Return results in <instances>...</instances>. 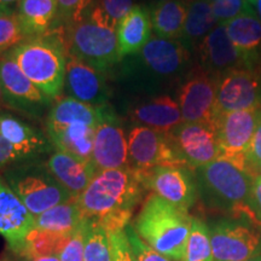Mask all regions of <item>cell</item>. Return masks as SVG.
I'll list each match as a JSON object with an SVG mask.
<instances>
[{"label":"cell","instance_id":"8992f818","mask_svg":"<svg viewBox=\"0 0 261 261\" xmlns=\"http://www.w3.org/2000/svg\"><path fill=\"white\" fill-rule=\"evenodd\" d=\"M5 181L33 217L74 198L52 175L46 163L40 160L9 167L5 172Z\"/></svg>","mask_w":261,"mask_h":261},{"label":"cell","instance_id":"9c48e42d","mask_svg":"<svg viewBox=\"0 0 261 261\" xmlns=\"http://www.w3.org/2000/svg\"><path fill=\"white\" fill-rule=\"evenodd\" d=\"M261 115V109L238 110L217 116L214 129L220 156L247 172V152Z\"/></svg>","mask_w":261,"mask_h":261},{"label":"cell","instance_id":"11a10c76","mask_svg":"<svg viewBox=\"0 0 261 261\" xmlns=\"http://www.w3.org/2000/svg\"><path fill=\"white\" fill-rule=\"evenodd\" d=\"M211 2H212V3H213V2H218V0H211Z\"/></svg>","mask_w":261,"mask_h":261},{"label":"cell","instance_id":"7402d4cb","mask_svg":"<svg viewBox=\"0 0 261 261\" xmlns=\"http://www.w3.org/2000/svg\"><path fill=\"white\" fill-rule=\"evenodd\" d=\"M119 119L113 106L107 104L102 107H94L91 104L80 102L71 97H65L57 100L48 112L47 122L51 125H70L83 123L97 128L104 122Z\"/></svg>","mask_w":261,"mask_h":261},{"label":"cell","instance_id":"1f68e13d","mask_svg":"<svg viewBox=\"0 0 261 261\" xmlns=\"http://www.w3.org/2000/svg\"><path fill=\"white\" fill-rule=\"evenodd\" d=\"M71 234V233H70ZM69 234H61L50 232V231L33 228L25 238L23 257L42 256V255H58L62 244Z\"/></svg>","mask_w":261,"mask_h":261},{"label":"cell","instance_id":"7c38bea8","mask_svg":"<svg viewBox=\"0 0 261 261\" xmlns=\"http://www.w3.org/2000/svg\"><path fill=\"white\" fill-rule=\"evenodd\" d=\"M0 86L4 92L5 107L17 112L38 119L50 107V98L25 76L17 63L8 55L0 56Z\"/></svg>","mask_w":261,"mask_h":261},{"label":"cell","instance_id":"4316f807","mask_svg":"<svg viewBox=\"0 0 261 261\" xmlns=\"http://www.w3.org/2000/svg\"><path fill=\"white\" fill-rule=\"evenodd\" d=\"M189 0H168L160 3L150 12L156 37L180 40L188 16Z\"/></svg>","mask_w":261,"mask_h":261},{"label":"cell","instance_id":"484cf974","mask_svg":"<svg viewBox=\"0 0 261 261\" xmlns=\"http://www.w3.org/2000/svg\"><path fill=\"white\" fill-rule=\"evenodd\" d=\"M16 14L28 38L46 35L58 18L57 0H21Z\"/></svg>","mask_w":261,"mask_h":261},{"label":"cell","instance_id":"7a4b0ae2","mask_svg":"<svg viewBox=\"0 0 261 261\" xmlns=\"http://www.w3.org/2000/svg\"><path fill=\"white\" fill-rule=\"evenodd\" d=\"M144 190L138 172L132 167L108 169L97 173L76 202L85 219L99 224L108 233L116 232L129 225Z\"/></svg>","mask_w":261,"mask_h":261},{"label":"cell","instance_id":"4fadbf2b","mask_svg":"<svg viewBox=\"0 0 261 261\" xmlns=\"http://www.w3.org/2000/svg\"><path fill=\"white\" fill-rule=\"evenodd\" d=\"M217 77L201 67L195 68L185 76L178 91V104L182 121L202 122L214 127Z\"/></svg>","mask_w":261,"mask_h":261},{"label":"cell","instance_id":"ee69618b","mask_svg":"<svg viewBox=\"0 0 261 261\" xmlns=\"http://www.w3.org/2000/svg\"><path fill=\"white\" fill-rule=\"evenodd\" d=\"M16 11H17L16 9L11 8V6L6 5V4H4V3L0 2V17H2V16L14 15V14H16Z\"/></svg>","mask_w":261,"mask_h":261},{"label":"cell","instance_id":"bcb514c9","mask_svg":"<svg viewBox=\"0 0 261 261\" xmlns=\"http://www.w3.org/2000/svg\"><path fill=\"white\" fill-rule=\"evenodd\" d=\"M255 69L257 73L261 75V50L259 52V55H257V58H256V63H255Z\"/></svg>","mask_w":261,"mask_h":261},{"label":"cell","instance_id":"2e32d148","mask_svg":"<svg viewBox=\"0 0 261 261\" xmlns=\"http://www.w3.org/2000/svg\"><path fill=\"white\" fill-rule=\"evenodd\" d=\"M125 115L137 126H145L169 135L180 126L182 116L177 100L169 94L152 97L126 98Z\"/></svg>","mask_w":261,"mask_h":261},{"label":"cell","instance_id":"c3c4849f","mask_svg":"<svg viewBox=\"0 0 261 261\" xmlns=\"http://www.w3.org/2000/svg\"><path fill=\"white\" fill-rule=\"evenodd\" d=\"M2 106L5 107V97H4V92H3L2 86H0V107Z\"/></svg>","mask_w":261,"mask_h":261},{"label":"cell","instance_id":"cb8c5ba5","mask_svg":"<svg viewBox=\"0 0 261 261\" xmlns=\"http://www.w3.org/2000/svg\"><path fill=\"white\" fill-rule=\"evenodd\" d=\"M47 137L60 151L67 152L84 161H92L93 142L96 129L83 123L51 125L46 123Z\"/></svg>","mask_w":261,"mask_h":261},{"label":"cell","instance_id":"ba28073f","mask_svg":"<svg viewBox=\"0 0 261 261\" xmlns=\"http://www.w3.org/2000/svg\"><path fill=\"white\" fill-rule=\"evenodd\" d=\"M261 109V75L250 67H238L217 77V116L238 110Z\"/></svg>","mask_w":261,"mask_h":261},{"label":"cell","instance_id":"4dcf8cb0","mask_svg":"<svg viewBox=\"0 0 261 261\" xmlns=\"http://www.w3.org/2000/svg\"><path fill=\"white\" fill-rule=\"evenodd\" d=\"M182 261H213L210 227L198 218L192 217Z\"/></svg>","mask_w":261,"mask_h":261},{"label":"cell","instance_id":"681fc988","mask_svg":"<svg viewBox=\"0 0 261 261\" xmlns=\"http://www.w3.org/2000/svg\"><path fill=\"white\" fill-rule=\"evenodd\" d=\"M165 2H168V0H150V3H151L154 6L160 4V3H165Z\"/></svg>","mask_w":261,"mask_h":261},{"label":"cell","instance_id":"8fae6325","mask_svg":"<svg viewBox=\"0 0 261 261\" xmlns=\"http://www.w3.org/2000/svg\"><path fill=\"white\" fill-rule=\"evenodd\" d=\"M145 190L155 195L182 211H189L197 200V184L195 173L185 166H159L137 171Z\"/></svg>","mask_w":261,"mask_h":261},{"label":"cell","instance_id":"6da1fadb","mask_svg":"<svg viewBox=\"0 0 261 261\" xmlns=\"http://www.w3.org/2000/svg\"><path fill=\"white\" fill-rule=\"evenodd\" d=\"M190 63V50L180 40L151 37L136 55L119 62L116 84L126 98L159 96L166 84L180 79Z\"/></svg>","mask_w":261,"mask_h":261},{"label":"cell","instance_id":"74e56055","mask_svg":"<svg viewBox=\"0 0 261 261\" xmlns=\"http://www.w3.org/2000/svg\"><path fill=\"white\" fill-rule=\"evenodd\" d=\"M214 16L219 23H225L237 16L244 14L253 9L252 5L244 0H218L212 3Z\"/></svg>","mask_w":261,"mask_h":261},{"label":"cell","instance_id":"60d3db41","mask_svg":"<svg viewBox=\"0 0 261 261\" xmlns=\"http://www.w3.org/2000/svg\"><path fill=\"white\" fill-rule=\"evenodd\" d=\"M248 219L256 227H261V175L254 177L252 194L249 198Z\"/></svg>","mask_w":261,"mask_h":261},{"label":"cell","instance_id":"836d02e7","mask_svg":"<svg viewBox=\"0 0 261 261\" xmlns=\"http://www.w3.org/2000/svg\"><path fill=\"white\" fill-rule=\"evenodd\" d=\"M27 38L17 14L0 17V56H4Z\"/></svg>","mask_w":261,"mask_h":261},{"label":"cell","instance_id":"f35d334b","mask_svg":"<svg viewBox=\"0 0 261 261\" xmlns=\"http://www.w3.org/2000/svg\"><path fill=\"white\" fill-rule=\"evenodd\" d=\"M113 248V261H136L125 230L108 233Z\"/></svg>","mask_w":261,"mask_h":261},{"label":"cell","instance_id":"9a60e30c","mask_svg":"<svg viewBox=\"0 0 261 261\" xmlns=\"http://www.w3.org/2000/svg\"><path fill=\"white\" fill-rule=\"evenodd\" d=\"M129 167L136 171L159 166H184L168 135L145 126H135L127 135ZM187 167V166H185Z\"/></svg>","mask_w":261,"mask_h":261},{"label":"cell","instance_id":"816d5d0a","mask_svg":"<svg viewBox=\"0 0 261 261\" xmlns=\"http://www.w3.org/2000/svg\"><path fill=\"white\" fill-rule=\"evenodd\" d=\"M256 175H261V165L259 166V167L256 168V171H255V177Z\"/></svg>","mask_w":261,"mask_h":261},{"label":"cell","instance_id":"30bf717a","mask_svg":"<svg viewBox=\"0 0 261 261\" xmlns=\"http://www.w3.org/2000/svg\"><path fill=\"white\" fill-rule=\"evenodd\" d=\"M213 261H244L261 255V232L236 220H218L211 225Z\"/></svg>","mask_w":261,"mask_h":261},{"label":"cell","instance_id":"d590c367","mask_svg":"<svg viewBox=\"0 0 261 261\" xmlns=\"http://www.w3.org/2000/svg\"><path fill=\"white\" fill-rule=\"evenodd\" d=\"M85 223L86 220L76 231L65 238L58 253L60 261H84Z\"/></svg>","mask_w":261,"mask_h":261},{"label":"cell","instance_id":"44dd1931","mask_svg":"<svg viewBox=\"0 0 261 261\" xmlns=\"http://www.w3.org/2000/svg\"><path fill=\"white\" fill-rule=\"evenodd\" d=\"M46 165L52 175L74 198L86 190L98 173L92 161H84L60 150L52 152Z\"/></svg>","mask_w":261,"mask_h":261},{"label":"cell","instance_id":"f5cc1de1","mask_svg":"<svg viewBox=\"0 0 261 261\" xmlns=\"http://www.w3.org/2000/svg\"><path fill=\"white\" fill-rule=\"evenodd\" d=\"M244 2H247L248 3V4H249V5H254V4H255V3H256V0H244Z\"/></svg>","mask_w":261,"mask_h":261},{"label":"cell","instance_id":"f1b7e54d","mask_svg":"<svg viewBox=\"0 0 261 261\" xmlns=\"http://www.w3.org/2000/svg\"><path fill=\"white\" fill-rule=\"evenodd\" d=\"M85 218L81 213L76 198L52 207L44 213L34 217V227L50 232L70 234L84 224Z\"/></svg>","mask_w":261,"mask_h":261},{"label":"cell","instance_id":"f907efd6","mask_svg":"<svg viewBox=\"0 0 261 261\" xmlns=\"http://www.w3.org/2000/svg\"><path fill=\"white\" fill-rule=\"evenodd\" d=\"M244 261H261V255H257L255 257H252V259H248V260H244Z\"/></svg>","mask_w":261,"mask_h":261},{"label":"cell","instance_id":"b9f144b4","mask_svg":"<svg viewBox=\"0 0 261 261\" xmlns=\"http://www.w3.org/2000/svg\"><path fill=\"white\" fill-rule=\"evenodd\" d=\"M21 162H23L21 156L3 135L2 125H0V168L11 167V166Z\"/></svg>","mask_w":261,"mask_h":261},{"label":"cell","instance_id":"8d00e7d4","mask_svg":"<svg viewBox=\"0 0 261 261\" xmlns=\"http://www.w3.org/2000/svg\"><path fill=\"white\" fill-rule=\"evenodd\" d=\"M126 234L127 238H128L130 249H132L133 256H135L136 261H173L168 259L167 256L158 253L151 247H149L137 234L135 228H133L130 224L126 227Z\"/></svg>","mask_w":261,"mask_h":261},{"label":"cell","instance_id":"7bdbcfd3","mask_svg":"<svg viewBox=\"0 0 261 261\" xmlns=\"http://www.w3.org/2000/svg\"><path fill=\"white\" fill-rule=\"evenodd\" d=\"M24 261H60L58 255H42V256H33V257H23Z\"/></svg>","mask_w":261,"mask_h":261},{"label":"cell","instance_id":"3957f363","mask_svg":"<svg viewBox=\"0 0 261 261\" xmlns=\"http://www.w3.org/2000/svg\"><path fill=\"white\" fill-rule=\"evenodd\" d=\"M192 217L160 196H148L135 224L137 234L156 252L173 261L184 260Z\"/></svg>","mask_w":261,"mask_h":261},{"label":"cell","instance_id":"db71d44e","mask_svg":"<svg viewBox=\"0 0 261 261\" xmlns=\"http://www.w3.org/2000/svg\"><path fill=\"white\" fill-rule=\"evenodd\" d=\"M0 261H12V260L9 259V257H4V259H0Z\"/></svg>","mask_w":261,"mask_h":261},{"label":"cell","instance_id":"ac0fdd59","mask_svg":"<svg viewBox=\"0 0 261 261\" xmlns=\"http://www.w3.org/2000/svg\"><path fill=\"white\" fill-rule=\"evenodd\" d=\"M197 50L200 67L214 77L220 76L233 68L249 67L247 58L228 38L225 23H219L208 33L198 44Z\"/></svg>","mask_w":261,"mask_h":261},{"label":"cell","instance_id":"d4e9b609","mask_svg":"<svg viewBox=\"0 0 261 261\" xmlns=\"http://www.w3.org/2000/svg\"><path fill=\"white\" fill-rule=\"evenodd\" d=\"M228 38L244 57L250 68L255 69L261 50V22L254 9L225 22Z\"/></svg>","mask_w":261,"mask_h":261},{"label":"cell","instance_id":"83f0119b","mask_svg":"<svg viewBox=\"0 0 261 261\" xmlns=\"http://www.w3.org/2000/svg\"><path fill=\"white\" fill-rule=\"evenodd\" d=\"M219 24L212 9L211 0H189L188 16L180 41L189 50L203 40Z\"/></svg>","mask_w":261,"mask_h":261},{"label":"cell","instance_id":"d6986e66","mask_svg":"<svg viewBox=\"0 0 261 261\" xmlns=\"http://www.w3.org/2000/svg\"><path fill=\"white\" fill-rule=\"evenodd\" d=\"M64 87L69 97L80 102L94 107L110 104L112 91L103 73L70 55L67 57Z\"/></svg>","mask_w":261,"mask_h":261},{"label":"cell","instance_id":"5bb4252c","mask_svg":"<svg viewBox=\"0 0 261 261\" xmlns=\"http://www.w3.org/2000/svg\"><path fill=\"white\" fill-rule=\"evenodd\" d=\"M168 136L182 165L192 171L220 156L217 133L208 123L182 122Z\"/></svg>","mask_w":261,"mask_h":261},{"label":"cell","instance_id":"e575fe53","mask_svg":"<svg viewBox=\"0 0 261 261\" xmlns=\"http://www.w3.org/2000/svg\"><path fill=\"white\" fill-rule=\"evenodd\" d=\"M93 0H57L58 18L69 24H79L84 21Z\"/></svg>","mask_w":261,"mask_h":261},{"label":"cell","instance_id":"ab89813d","mask_svg":"<svg viewBox=\"0 0 261 261\" xmlns=\"http://www.w3.org/2000/svg\"><path fill=\"white\" fill-rule=\"evenodd\" d=\"M261 165V115L257 122L256 129L254 132L253 139L250 142L247 152V172L255 177L256 168Z\"/></svg>","mask_w":261,"mask_h":261},{"label":"cell","instance_id":"277c9868","mask_svg":"<svg viewBox=\"0 0 261 261\" xmlns=\"http://www.w3.org/2000/svg\"><path fill=\"white\" fill-rule=\"evenodd\" d=\"M194 173L198 195L208 207L227 212L236 219H248L253 175L223 158L194 169Z\"/></svg>","mask_w":261,"mask_h":261},{"label":"cell","instance_id":"f6af8a7d","mask_svg":"<svg viewBox=\"0 0 261 261\" xmlns=\"http://www.w3.org/2000/svg\"><path fill=\"white\" fill-rule=\"evenodd\" d=\"M253 6H254V9H255L257 17H259L260 22H261V0H256V3Z\"/></svg>","mask_w":261,"mask_h":261},{"label":"cell","instance_id":"7dc6e473","mask_svg":"<svg viewBox=\"0 0 261 261\" xmlns=\"http://www.w3.org/2000/svg\"><path fill=\"white\" fill-rule=\"evenodd\" d=\"M0 2L4 3V4L9 5V6H11V8H14V9H15V5H16V4L18 5V3L21 2V0H0Z\"/></svg>","mask_w":261,"mask_h":261},{"label":"cell","instance_id":"603a6c76","mask_svg":"<svg viewBox=\"0 0 261 261\" xmlns=\"http://www.w3.org/2000/svg\"><path fill=\"white\" fill-rule=\"evenodd\" d=\"M150 11L143 5H133L116 27L120 61L136 55L151 39Z\"/></svg>","mask_w":261,"mask_h":261},{"label":"cell","instance_id":"ffe728a7","mask_svg":"<svg viewBox=\"0 0 261 261\" xmlns=\"http://www.w3.org/2000/svg\"><path fill=\"white\" fill-rule=\"evenodd\" d=\"M92 163L97 172L129 167L128 142L120 119L104 122L97 127Z\"/></svg>","mask_w":261,"mask_h":261},{"label":"cell","instance_id":"d6a6232c","mask_svg":"<svg viewBox=\"0 0 261 261\" xmlns=\"http://www.w3.org/2000/svg\"><path fill=\"white\" fill-rule=\"evenodd\" d=\"M132 8L133 0H100L99 5L91 10L90 16L116 29L121 18Z\"/></svg>","mask_w":261,"mask_h":261},{"label":"cell","instance_id":"52a82bcc","mask_svg":"<svg viewBox=\"0 0 261 261\" xmlns=\"http://www.w3.org/2000/svg\"><path fill=\"white\" fill-rule=\"evenodd\" d=\"M69 55L100 73L120 62L116 29L89 17L75 25L69 37Z\"/></svg>","mask_w":261,"mask_h":261},{"label":"cell","instance_id":"5b68a950","mask_svg":"<svg viewBox=\"0 0 261 261\" xmlns=\"http://www.w3.org/2000/svg\"><path fill=\"white\" fill-rule=\"evenodd\" d=\"M5 55L51 100L61 96L65 83L67 55L63 41L57 35L48 33L27 38Z\"/></svg>","mask_w":261,"mask_h":261},{"label":"cell","instance_id":"e0dca14e","mask_svg":"<svg viewBox=\"0 0 261 261\" xmlns=\"http://www.w3.org/2000/svg\"><path fill=\"white\" fill-rule=\"evenodd\" d=\"M34 217L8 182L0 178V234L16 254L22 255Z\"/></svg>","mask_w":261,"mask_h":261},{"label":"cell","instance_id":"f546056e","mask_svg":"<svg viewBox=\"0 0 261 261\" xmlns=\"http://www.w3.org/2000/svg\"><path fill=\"white\" fill-rule=\"evenodd\" d=\"M84 261H113L109 234L103 226L90 220L85 223Z\"/></svg>","mask_w":261,"mask_h":261}]
</instances>
